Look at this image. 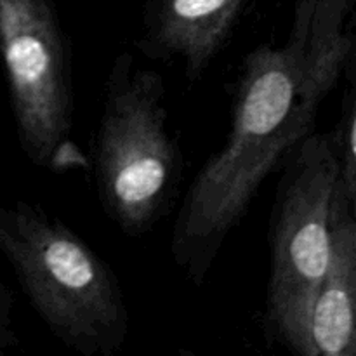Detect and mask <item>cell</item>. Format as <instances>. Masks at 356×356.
<instances>
[{
	"mask_svg": "<svg viewBox=\"0 0 356 356\" xmlns=\"http://www.w3.org/2000/svg\"><path fill=\"white\" fill-rule=\"evenodd\" d=\"M305 58L306 42L289 35L284 47L263 44L243 59L228 138L195 176L170 235L172 261L197 287L266 177L313 132L318 110L301 99Z\"/></svg>",
	"mask_w": 356,
	"mask_h": 356,
	"instance_id": "obj_1",
	"label": "cell"
},
{
	"mask_svg": "<svg viewBox=\"0 0 356 356\" xmlns=\"http://www.w3.org/2000/svg\"><path fill=\"white\" fill-rule=\"evenodd\" d=\"M0 254L52 336L82 356H115L129 337L124 289L110 264L42 205L0 198Z\"/></svg>",
	"mask_w": 356,
	"mask_h": 356,
	"instance_id": "obj_2",
	"label": "cell"
},
{
	"mask_svg": "<svg viewBox=\"0 0 356 356\" xmlns=\"http://www.w3.org/2000/svg\"><path fill=\"white\" fill-rule=\"evenodd\" d=\"M99 204L127 236H141L170 211L183 181L184 159L169 129L163 76L118 52L104 76L92 139Z\"/></svg>",
	"mask_w": 356,
	"mask_h": 356,
	"instance_id": "obj_3",
	"label": "cell"
},
{
	"mask_svg": "<svg viewBox=\"0 0 356 356\" xmlns=\"http://www.w3.org/2000/svg\"><path fill=\"white\" fill-rule=\"evenodd\" d=\"M270 219L264 334L299 356H316L312 312L330 249L337 159L329 136L309 132L284 160Z\"/></svg>",
	"mask_w": 356,
	"mask_h": 356,
	"instance_id": "obj_4",
	"label": "cell"
},
{
	"mask_svg": "<svg viewBox=\"0 0 356 356\" xmlns=\"http://www.w3.org/2000/svg\"><path fill=\"white\" fill-rule=\"evenodd\" d=\"M0 58L21 149L52 167L72 145V47L52 0H0Z\"/></svg>",
	"mask_w": 356,
	"mask_h": 356,
	"instance_id": "obj_5",
	"label": "cell"
},
{
	"mask_svg": "<svg viewBox=\"0 0 356 356\" xmlns=\"http://www.w3.org/2000/svg\"><path fill=\"white\" fill-rule=\"evenodd\" d=\"M249 0H146L138 49L155 61L179 59L198 82L232 38Z\"/></svg>",
	"mask_w": 356,
	"mask_h": 356,
	"instance_id": "obj_6",
	"label": "cell"
},
{
	"mask_svg": "<svg viewBox=\"0 0 356 356\" xmlns=\"http://www.w3.org/2000/svg\"><path fill=\"white\" fill-rule=\"evenodd\" d=\"M350 197L334 186L330 249L312 312L316 356L356 355V218Z\"/></svg>",
	"mask_w": 356,
	"mask_h": 356,
	"instance_id": "obj_7",
	"label": "cell"
},
{
	"mask_svg": "<svg viewBox=\"0 0 356 356\" xmlns=\"http://www.w3.org/2000/svg\"><path fill=\"white\" fill-rule=\"evenodd\" d=\"M355 0H315L301 79V99L318 110L353 59V33L348 17Z\"/></svg>",
	"mask_w": 356,
	"mask_h": 356,
	"instance_id": "obj_8",
	"label": "cell"
},
{
	"mask_svg": "<svg viewBox=\"0 0 356 356\" xmlns=\"http://www.w3.org/2000/svg\"><path fill=\"white\" fill-rule=\"evenodd\" d=\"M329 138L337 159L336 188L351 200H356V99L353 86L348 89L343 113Z\"/></svg>",
	"mask_w": 356,
	"mask_h": 356,
	"instance_id": "obj_9",
	"label": "cell"
},
{
	"mask_svg": "<svg viewBox=\"0 0 356 356\" xmlns=\"http://www.w3.org/2000/svg\"><path fill=\"white\" fill-rule=\"evenodd\" d=\"M19 339L14 330V299L7 285L0 280V356L17 346Z\"/></svg>",
	"mask_w": 356,
	"mask_h": 356,
	"instance_id": "obj_10",
	"label": "cell"
}]
</instances>
